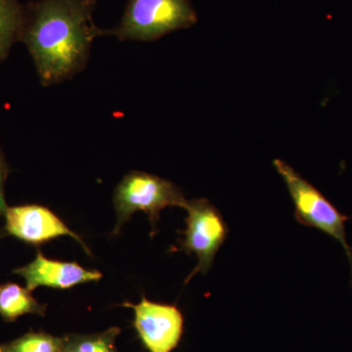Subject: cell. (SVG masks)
<instances>
[{"label": "cell", "mask_w": 352, "mask_h": 352, "mask_svg": "<svg viewBox=\"0 0 352 352\" xmlns=\"http://www.w3.org/2000/svg\"><path fill=\"white\" fill-rule=\"evenodd\" d=\"M46 305L39 303L29 289L17 284L0 285V316L12 322L25 314L44 316Z\"/></svg>", "instance_id": "cell-9"}, {"label": "cell", "mask_w": 352, "mask_h": 352, "mask_svg": "<svg viewBox=\"0 0 352 352\" xmlns=\"http://www.w3.org/2000/svg\"><path fill=\"white\" fill-rule=\"evenodd\" d=\"M65 339L44 333H29L6 346L8 352H64Z\"/></svg>", "instance_id": "cell-12"}, {"label": "cell", "mask_w": 352, "mask_h": 352, "mask_svg": "<svg viewBox=\"0 0 352 352\" xmlns=\"http://www.w3.org/2000/svg\"><path fill=\"white\" fill-rule=\"evenodd\" d=\"M7 235L6 231L4 230V228H0V240L3 239L4 237Z\"/></svg>", "instance_id": "cell-14"}, {"label": "cell", "mask_w": 352, "mask_h": 352, "mask_svg": "<svg viewBox=\"0 0 352 352\" xmlns=\"http://www.w3.org/2000/svg\"><path fill=\"white\" fill-rule=\"evenodd\" d=\"M4 230L27 244L41 245L55 238L68 236L76 240L91 256L87 244L50 208L39 205L17 206L7 208Z\"/></svg>", "instance_id": "cell-7"}, {"label": "cell", "mask_w": 352, "mask_h": 352, "mask_svg": "<svg viewBox=\"0 0 352 352\" xmlns=\"http://www.w3.org/2000/svg\"><path fill=\"white\" fill-rule=\"evenodd\" d=\"M27 9L18 0H0V64L8 56L11 46L21 38Z\"/></svg>", "instance_id": "cell-10"}, {"label": "cell", "mask_w": 352, "mask_h": 352, "mask_svg": "<svg viewBox=\"0 0 352 352\" xmlns=\"http://www.w3.org/2000/svg\"><path fill=\"white\" fill-rule=\"evenodd\" d=\"M95 0H39L27 9L21 41L45 87L71 78L87 65L94 39Z\"/></svg>", "instance_id": "cell-1"}, {"label": "cell", "mask_w": 352, "mask_h": 352, "mask_svg": "<svg viewBox=\"0 0 352 352\" xmlns=\"http://www.w3.org/2000/svg\"><path fill=\"white\" fill-rule=\"evenodd\" d=\"M7 173H8V170H7L6 160L0 151V215H4L7 208H8V206L6 205V198H4V183H6Z\"/></svg>", "instance_id": "cell-13"}, {"label": "cell", "mask_w": 352, "mask_h": 352, "mask_svg": "<svg viewBox=\"0 0 352 352\" xmlns=\"http://www.w3.org/2000/svg\"><path fill=\"white\" fill-rule=\"evenodd\" d=\"M277 173L283 178L294 206L296 221L314 227L338 241L346 252L351 263L352 275V248L346 240V222L342 214L323 194L300 173L282 160L273 162Z\"/></svg>", "instance_id": "cell-4"}, {"label": "cell", "mask_w": 352, "mask_h": 352, "mask_svg": "<svg viewBox=\"0 0 352 352\" xmlns=\"http://www.w3.org/2000/svg\"><path fill=\"white\" fill-rule=\"evenodd\" d=\"M197 23L189 0H129L120 23L105 36L120 41H152Z\"/></svg>", "instance_id": "cell-3"}, {"label": "cell", "mask_w": 352, "mask_h": 352, "mask_svg": "<svg viewBox=\"0 0 352 352\" xmlns=\"http://www.w3.org/2000/svg\"><path fill=\"white\" fill-rule=\"evenodd\" d=\"M186 201L179 187L170 180L143 171H131L122 178L113 194L117 223L113 234L118 235L132 214L143 212L149 217L154 236L162 210L170 207L183 208Z\"/></svg>", "instance_id": "cell-2"}, {"label": "cell", "mask_w": 352, "mask_h": 352, "mask_svg": "<svg viewBox=\"0 0 352 352\" xmlns=\"http://www.w3.org/2000/svg\"><path fill=\"white\" fill-rule=\"evenodd\" d=\"M119 333V328H112L94 335L72 336L65 339L64 352H119L115 346Z\"/></svg>", "instance_id": "cell-11"}, {"label": "cell", "mask_w": 352, "mask_h": 352, "mask_svg": "<svg viewBox=\"0 0 352 352\" xmlns=\"http://www.w3.org/2000/svg\"><path fill=\"white\" fill-rule=\"evenodd\" d=\"M0 352H8L7 351L6 346H0Z\"/></svg>", "instance_id": "cell-15"}, {"label": "cell", "mask_w": 352, "mask_h": 352, "mask_svg": "<svg viewBox=\"0 0 352 352\" xmlns=\"http://www.w3.org/2000/svg\"><path fill=\"white\" fill-rule=\"evenodd\" d=\"M134 311V328L149 352H171L179 344L184 319L175 305L151 302H124Z\"/></svg>", "instance_id": "cell-6"}, {"label": "cell", "mask_w": 352, "mask_h": 352, "mask_svg": "<svg viewBox=\"0 0 352 352\" xmlns=\"http://www.w3.org/2000/svg\"><path fill=\"white\" fill-rule=\"evenodd\" d=\"M186 228L179 231L182 238L178 242L177 251L189 256L195 254L198 263L191 274L185 280L188 284L198 273L206 275L212 267L215 256L228 237V226L219 208L208 199H192L185 203Z\"/></svg>", "instance_id": "cell-5"}, {"label": "cell", "mask_w": 352, "mask_h": 352, "mask_svg": "<svg viewBox=\"0 0 352 352\" xmlns=\"http://www.w3.org/2000/svg\"><path fill=\"white\" fill-rule=\"evenodd\" d=\"M13 273L24 278L25 288L32 292L38 287L71 289L78 285L98 282L103 277L99 271L85 270L76 263L52 261L39 251L32 263L16 268Z\"/></svg>", "instance_id": "cell-8"}]
</instances>
